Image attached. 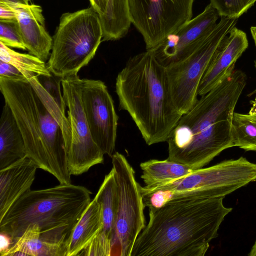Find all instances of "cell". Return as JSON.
<instances>
[{"mask_svg":"<svg viewBox=\"0 0 256 256\" xmlns=\"http://www.w3.org/2000/svg\"><path fill=\"white\" fill-rule=\"evenodd\" d=\"M224 197L178 199L149 208V220L130 256H204L232 210Z\"/></svg>","mask_w":256,"mask_h":256,"instance_id":"6da1fadb","label":"cell"},{"mask_svg":"<svg viewBox=\"0 0 256 256\" xmlns=\"http://www.w3.org/2000/svg\"><path fill=\"white\" fill-rule=\"evenodd\" d=\"M246 83L244 72L234 70L198 98L182 116L168 139V158L195 170L202 168L223 150L234 146L233 114Z\"/></svg>","mask_w":256,"mask_h":256,"instance_id":"7a4b0ae2","label":"cell"},{"mask_svg":"<svg viewBox=\"0 0 256 256\" xmlns=\"http://www.w3.org/2000/svg\"><path fill=\"white\" fill-rule=\"evenodd\" d=\"M119 108L126 111L148 146L167 142L182 116L173 102L165 66L146 50L118 74Z\"/></svg>","mask_w":256,"mask_h":256,"instance_id":"3957f363","label":"cell"},{"mask_svg":"<svg viewBox=\"0 0 256 256\" xmlns=\"http://www.w3.org/2000/svg\"><path fill=\"white\" fill-rule=\"evenodd\" d=\"M0 90L21 132L26 157L60 184H71L62 130L29 81L0 76Z\"/></svg>","mask_w":256,"mask_h":256,"instance_id":"277c9868","label":"cell"},{"mask_svg":"<svg viewBox=\"0 0 256 256\" xmlns=\"http://www.w3.org/2000/svg\"><path fill=\"white\" fill-rule=\"evenodd\" d=\"M84 186L62 184L28 191L0 219V232L14 242L30 225L38 224L40 238L64 246L91 201Z\"/></svg>","mask_w":256,"mask_h":256,"instance_id":"5b68a950","label":"cell"},{"mask_svg":"<svg viewBox=\"0 0 256 256\" xmlns=\"http://www.w3.org/2000/svg\"><path fill=\"white\" fill-rule=\"evenodd\" d=\"M256 178V164L241 156L192 170L176 180L141 186L145 207L158 208L174 200L224 198Z\"/></svg>","mask_w":256,"mask_h":256,"instance_id":"8992f818","label":"cell"},{"mask_svg":"<svg viewBox=\"0 0 256 256\" xmlns=\"http://www.w3.org/2000/svg\"><path fill=\"white\" fill-rule=\"evenodd\" d=\"M103 34L100 16L92 7L63 14L52 38L48 70L62 78L78 74L94 56Z\"/></svg>","mask_w":256,"mask_h":256,"instance_id":"52a82bcc","label":"cell"},{"mask_svg":"<svg viewBox=\"0 0 256 256\" xmlns=\"http://www.w3.org/2000/svg\"><path fill=\"white\" fill-rule=\"evenodd\" d=\"M238 20V18L220 16L192 52L165 66L173 102L182 115L197 102L202 78Z\"/></svg>","mask_w":256,"mask_h":256,"instance_id":"ba28073f","label":"cell"},{"mask_svg":"<svg viewBox=\"0 0 256 256\" xmlns=\"http://www.w3.org/2000/svg\"><path fill=\"white\" fill-rule=\"evenodd\" d=\"M118 188V208L110 256H130L134 244L146 226L145 208L135 172L118 152L112 156Z\"/></svg>","mask_w":256,"mask_h":256,"instance_id":"9c48e42d","label":"cell"},{"mask_svg":"<svg viewBox=\"0 0 256 256\" xmlns=\"http://www.w3.org/2000/svg\"><path fill=\"white\" fill-rule=\"evenodd\" d=\"M81 80L74 74L62 78L61 82L70 130V140L66 153L71 176L85 173L104 160V154L92 139L87 122L82 99Z\"/></svg>","mask_w":256,"mask_h":256,"instance_id":"30bf717a","label":"cell"},{"mask_svg":"<svg viewBox=\"0 0 256 256\" xmlns=\"http://www.w3.org/2000/svg\"><path fill=\"white\" fill-rule=\"evenodd\" d=\"M194 1L128 0L132 24L142 36L146 50L192 18Z\"/></svg>","mask_w":256,"mask_h":256,"instance_id":"8fae6325","label":"cell"},{"mask_svg":"<svg viewBox=\"0 0 256 256\" xmlns=\"http://www.w3.org/2000/svg\"><path fill=\"white\" fill-rule=\"evenodd\" d=\"M82 99L92 136L104 154H114L118 117L104 82L82 78Z\"/></svg>","mask_w":256,"mask_h":256,"instance_id":"7c38bea8","label":"cell"},{"mask_svg":"<svg viewBox=\"0 0 256 256\" xmlns=\"http://www.w3.org/2000/svg\"><path fill=\"white\" fill-rule=\"evenodd\" d=\"M218 11L208 4L198 15L168 34L151 50L164 66L178 60L194 50L217 23Z\"/></svg>","mask_w":256,"mask_h":256,"instance_id":"4fadbf2b","label":"cell"},{"mask_svg":"<svg viewBox=\"0 0 256 256\" xmlns=\"http://www.w3.org/2000/svg\"><path fill=\"white\" fill-rule=\"evenodd\" d=\"M94 198L102 206V228L80 256H110L118 202L117 184L112 169L106 175Z\"/></svg>","mask_w":256,"mask_h":256,"instance_id":"5bb4252c","label":"cell"},{"mask_svg":"<svg viewBox=\"0 0 256 256\" xmlns=\"http://www.w3.org/2000/svg\"><path fill=\"white\" fill-rule=\"evenodd\" d=\"M248 46L246 34L235 26L224 40L205 72L198 90V96L206 94L234 70L235 64Z\"/></svg>","mask_w":256,"mask_h":256,"instance_id":"9a60e30c","label":"cell"},{"mask_svg":"<svg viewBox=\"0 0 256 256\" xmlns=\"http://www.w3.org/2000/svg\"><path fill=\"white\" fill-rule=\"evenodd\" d=\"M42 12L38 5L21 4L14 24L30 54L46 62L50 54L52 38L46 30Z\"/></svg>","mask_w":256,"mask_h":256,"instance_id":"2e32d148","label":"cell"},{"mask_svg":"<svg viewBox=\"0 0 256 256\" xmlns=\"http://www.w3.org/2000/svg\"><path fill=\"white\" fill-rule=\"evenodd\" d=\"M37 168L36 164L26 156L0 170V219L30 190Z\"/></svg>","mask_w":256,"mask_h":256,"instance_id":"e0dca14e","label":"cell"},{"mask_svg":"<svg viewBox=\"0 0 256 256\" xmlns=\"http://www.w3.org/2000/svg\"><path fill=\"white\" fill-rule=\"evenodd\" d=\"M45 107L60 125L64 137L65 149L70 140V130L66 104L61 92L62 78L54 74L50 76L34 75L28 80Z\"/></svg>","mask_w":256,"mask_h":256,"instance_id":"ac0fdd59","label":"cell"},{"mask_svg":"<svg viewBox=\"0 0 256 256\" xmlns=\"http://www.w3.org/2000/svg\"><path fill=\"white\" fill-rule=\"evenodd\" d=\"M102 208L94 198L73 229L66 244V256H80L102 228Z\"/></svg>","mask_w":256,"mask_h":256,"instance_id":"d6986e66","label":"cell"},{"mask_svg":"<svg viewBox=\"0 0 256 256\" xmlns=\"http://www.w3.org/2000/svg\"><path fill=\"white\" fill-rule=\"evenodd\" d=\"M26 156L21 132L8 104L0 120V170Z\"/></svg>","mask_w":256,"mask_h":256,"instance_id":"ffe728a7","label":"cell"},{"mask_svg":"<svg viewBox=\"0 0 256 256\" xmlns=\"http://www.w3.org/2000/svg\"><path fill=\"white\" fill-rule=\"evenodd\" d=\"M66 247L40 238L38 224L30 225L14 242L4 256H66Z\"/></svg>","mask_w":256,"mask_h":256,"instance_id":"44dd1931","label":"cell"},{"mask_svg":"<svg viewBox=\"0 0 256 256\" xmlns=\"http://www.w3.org/2000/svg\"><path fill=\"white\" fill-rule=\"evenodd\" d=\"M141 178L146 186L163 185L176 180L194 170L188 166L170 160H150L140 164Z\"/></svg>","mask_w":256,"mask_h":256,"instance_id":"7402d4cb","label":"cell"},{"mask_svg":"<svg viewBox=\"0 0 256 256\" xmlns=\"http://www.w3.org/2000/svg\"><path fill=\"white\" fill-rule=\"evenodd\" d=\"M100 18L104 32L102 41L124 37L132 24L128 0H107L106 12Z\"/></svg>","mask_w":256,"mask_h":256,"instance_id":"603a6c76","label":"cell"},{"mask_svg":"<svg viewBox=\"0 0 256 256\" xmlns=\"http://www.w3.org/2000/svg\"><path fill=\"white\" fill-rule=\"evenodd\" d=\"M232 132L234 146L256 152V97L248 113L234 112Z\"/></svg>","mask_w":256,"mask_h":256,"instance_id":"cb8c5ba5","label":"cell"},{"mask_svg":"<svg viewBox=\"0 0 256 256\" xmlns=\"http://www.w3.org/2000/svg\"><path fill=\"white\" fill-rule=\"evenodd\" d=\"M0 60L16 67L27 80L34 75L52 74L45 62L32 54L16 52L0 42Z\"/></svg>","mask_w":256,"mask_h":256,"instance_id":"d4e9b609","label":"cell"},{"mask_svg":"<svg viewBox=\"0 0 256 256\" xmlns=\"http://www.w3.org/2000/svg\"><path fill=\"white\" fill-rule=\"evenodd\" d=\"M256 2V0H210L220 17L239 18Z\"/></svg>","mask_w":256,"mask_h":256,"instance_id":"484cf974","label":"cell"},{"mask_svg":"<svg viewBox=\"0 0 256 256\" xmlns=\"http://www.w3.org/2000/svg\"><path fill=\"white\" fill-rule=\"evenodd\" d=\"M0 42L8 47L26 50L14 24L0 22Z\"/></svg>","mask_w":256,"mask_h":256,"instance_id":"4316f807","label":"cell"},{"mask_svg":"<svg viewBox=\"0 0 256 256\" xmlns=\"http://www.w3.org/2000/svg\"><path fill=\"white\" fill-rule=\"evenodd\" d=\"M20 6L0 1V22L15 24L17 22L18 8Z\"/></svg>","mask_w":256,"mask_h":256,"instance_id":"83f0119b","label":"cell"},{"mask_svg":"<svg viewBox=\"0 0 256 256\" xmlns=\"http://www.w3.org/2000/svg\"><path fill=\"white\" fill-rule=\"evenodd\" d=\"M0 76L12 78L24 77L16 67L0 60Z\"/></svg>","mask_w":256,"mask_h":256,"instance_id":"f1b7e54d","label":"cell"},{"mask_svg":"<svg viewBox=\"0 0 256 256\" xmlns=\"http://www.w3.org/2000/svg\"><path fill=\"white\" fill-rule=\"evenodd\" d=\"M13 244L12 238L8 234L0 232V254L4 256L6 252Z\"/></svg>","mask_w":256,"mask_h":256,"instance_id":"f546056e","label":"cell"},{"mask_svg":"<svg viewBox=\"0 0 256 256\" xmlns=\"http://www.w3.org/2000/svg\"><path fill=\"white\" fill-rule=\"evenodd\" d=\"M91 6L98 14L100 16L105 12L107 0H90Z\"/></svg>","mask_w":256,"mask_h":256,"instance_id":"4dcf8cb0","label":"cell"},{"mask_svg":"<svg viewBox=\"0 0 256 256\" xmlns=\"http://www.w3.org/2000/svg\"><path fill=\"white\" fill-rule=\"evenodd\" d=\"M0 1L10 3L18 6L22 4H28V2L24 0H0Z\"/></svg>","mask_w":256,"mask_h":256,"instance_id":"1f68e13d","label":"cell"},{"mask_svg":"<svg viewBox=\"0 0 256 256\" xmlns=\"http://www.w3.org/2000/svg\"><path fill=\"white\" fill-rule=\"evenodd\" d=\"M250 33L254 40L256 47V26H252L250 28ZM255 66L256 68V62H255Z\"/></svg>","mask_w":256,"mask_h":256,"instance_id":"d6a6232c","label":"cell"},{"mask_svg":"<svg viewBox=\"0 0 256 256\" xmlns=\"http://www.w3.org/2000/svg\"><path fill=\"white\" fill-rule=\"evenodd\" d=\"M248 256H256V240L248 254Z\"/></svg>","mask_w":256,"mask_h":256,"instance_id":"836d02e7","label":"cell"},{"mask_svg":"<svg viewBox=\"0 0 256 256\" xmlns=\"http://www.w3.org/2000/svg\"><path fill=\"white\" fill-rule=\"evenodd\" d=\"M26 0V1L28 2V0Z\"/></svg>","mask_w":256,"mask_h":256,"instance_id":"e575fe53","label":"cell"},{"mask_svg":"<svg viewBox=\"0 0 256 256\" xmlns=\"http://www.w3.org/2000/svg\"><path fill=\"white\" fill-rule=\"evenodd\" d=\"M254 181H256V178L254 180Z\"/></svg>","mask_w":256,"mask_h":256,"instance_id":"d590c367","label":"cell"}]
</instances>
